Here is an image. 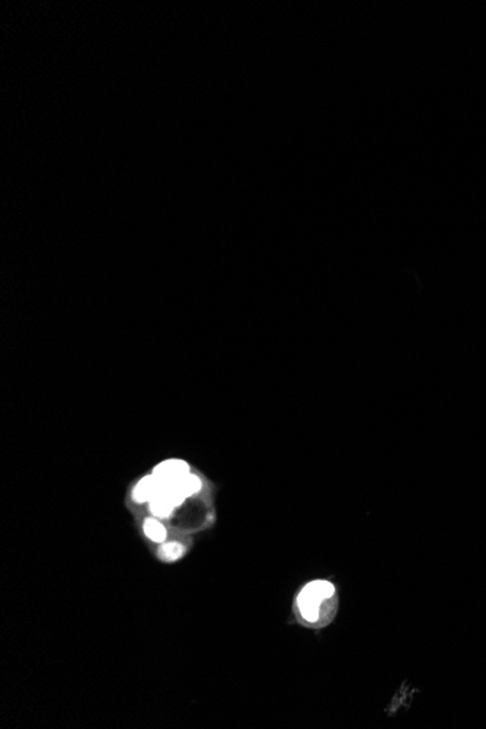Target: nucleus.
Returning a JSON list of instances; mask_svg holds the SVG:
<instances>
[{"label": "nucleus", "mask_w": 486, "mask_h": 729, "mask_svg": "<svg viewBox=\"0 0 486 729\" xmlns=\"http://www.w3.org/2000/svg\"><path fill=\"white\" fill-rule=\"evenodd\" d=\"M338 590L328 580L307 582L296 597V611L307 626H325L337 616Z\"/></svg>", "instance_id": "f257e3e1"}, {"label": "nucleus", "mask_w": 486, "mask_h": 729, "mask_svg": "<svg viewBox=\"0 0 486 729\" xmlns=\"http://www.w3.org/2000/svg\"><path fill=\"white\" fill-rule=\"evenodd\" d=\"M153 475L160 479L162 484H170V482H177L188 476L190 466L182 460H168L156 466Z\"/></svg>", "instance_id": "f03ea898"}, {"label": "nucleus", "mask_w": 486, "mask_h": 729, "mask_svg": "<svg viewBox=\"0 0 486 729\" xmlns=\"http://www.w3.org/2000/svg\"><path fill=\"white\" fill-rule=\"evenodd\" d=\"M162 491V482L157 476L150 475L143 478L134 488L133 498L137 502H150Z\"/></svg>", "instance_id": "7ed1b4c3"}, {"label": "nucleus", "mask_w": 486, "mask_h": 729, "mask_svg": "<svg viewBox=\"0 0 486 729\" xmlns=\"http://www.w3.org/2000/svg\"><path fill=\"white\" fill-rule=\"evenodd\" d=\"M150 505V511H152V514L155 517H160V519H166V517L170 515V512L173 511V504L164 495V493L159 492L157 495L149 502Z\"/></svg>", "instance_id": "20e7f679"}, {"label": "nucleus", "mask_w": 486, "mask_h": 729, "mask_svg": "<svg viewBox=\"0 0 486 729\" xmlns=\"http://www.w3.org/2000/svg\"><path fill=\"white\" fill-rule=\"evenodd\" d=\"M143 528H144V534L149 539H152L153 542L162 543L166 539V528L164 527V524H162L157 520H155V519L144 520Z\"/></svg>", "instance_id": "39448f33"}, {"label": "nucleus", "mask_w": 486, "mask_h": 729, "mask_svg": "<svg viewBox=\"0 0 486 729\" xmlns=\"http://www.w3.org/2000/svg\"><path fill=\"white\" fill-rule=\"evenodd\" d=\"M185 552V547L178 542H169L160 547L159 555L165 560H177L179 559Z\"/></svg>", "instance_id": "423d86ee"}, {"label": "nucleus", "mask_w": 486, "mask_h": 729, "mask_svg": "<svg viewBox=\"0 0 486 729\" xmlns=\"http://www.w3.org/2000/svg\"><path fill=\"white\" fill-rule=\"evenodd\" d=\"M179 486L182 492L185 493V497L188 498L192 495V493H196L201 489V479L199 476L190 473L188 476H185L183 479L179 480Z\"/></svg>", "instance_id": "0eeeda50"}]
</instances>
